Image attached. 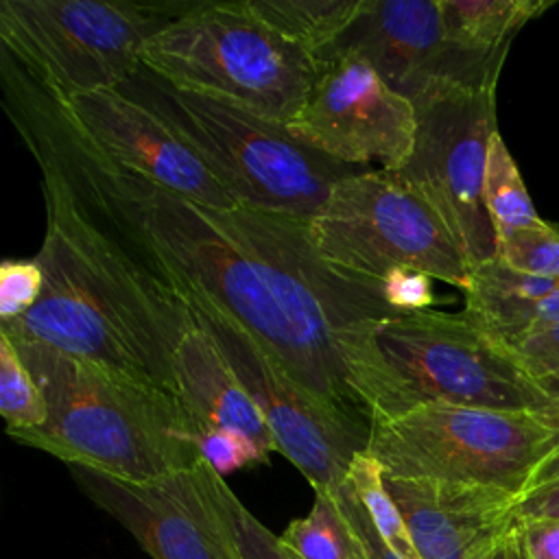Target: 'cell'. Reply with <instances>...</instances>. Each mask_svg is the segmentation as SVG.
Returning a JSON list of instances; mask_svg holds the SVG:
<instances>
[{
    "mask_svg": "<svg viewBox=\"0 0 559 559\" xmlns=\"http://www.w3.org/2000/svg\"><path fill=\"white\" fill-rule=\"evenodd\" d=\"M142 68L288 124L323 63L255 20L240 0L194 2L142 48Z\"/></svg>",
    "mask_w": 559,
    "mask_h": 559,
    "instance_id": "obj_5",
    "label": "cell"
},
{
    "mask_svg": "<svg viewBox=\"0 0 559 559\" xmlns=\"http://www.w3.org/2000/svg\"><path fill=\"white\" fill-rule=\"evenodd\" d=\"M524 559H559L557 520H515Z\"/></svg>",
    "mask_w": 559,
    "mask_h": 559,
    "instance_id": "obj_30",
    "label": "cell"
},
{
    "mask_svg": "<svg viewBox=\"0 0 559 559\" xmlns=\"http://www.w3.org/2000/svg\"><path fill=\"white\" fill-rule=\"evenodd\" d=\"M557 395H559V393H557Z\"/></svg>",
    "mask_w": 559,
    "mask_h": 559,
    "instance_id": "obj_34",
    "label": "cell"
},
{
    "mask_svg": "<svg viewBox=\"0 0 559 559\" xmlns=\"http://www.w3.org/2000/svg\"><path fill=\"white\" fill-rule=\"evenodd\" d=\"M173 393L194 424V439L205 428H231L253 439L269 456L275 439L231 369L218 343L194 321L173 358Z\"/></svg>",
    "mask_w": 559,
    "mask_h": 559,
    "instance_id": "obj_17",
    "label": "cell"
},
{
    "mask_svg": "<svg viewBox=\"0 0 559 559\" xmlns=\"http://www.w3.org/2000/svg\"><path fill=\"white\" fill-rule=\"evenodd\" d=\"M496 258L515 271L559 280V227L539 225L496 236Z\"/></svg>",
    "mask_w": 559,
    "mask_h": 559,
    "instance_id": "obj_25",
    "label": "cell"
},
{
    "mask_svg": "<svg viewBox=\"0 0 559 559\" xmlns=\"http://www.w3.org/2000/svg\"><path fill=\"white\" fill-rule=\"evenodd\" d=\"M413 105V153L391 173L437 210L472 269L493 260L496 229L483 186L489 142L498 133L496 90L437 83Z\"/></svg>",
    "mask_w": 559,
    "mask_h": 559,
    "instance_id": "obj_9",
    "label": "cell"
},
{
    "mask_svg": "<svg viewBox=\"0 0 559 559\" xmlns=\"http://www.w3.org/2000/svg\"><path fill=\"white\" fill-rule=\"evenodd\" d=\"M299 559H362L332 493L314 491L308 515L293 520L280 535Z\"/></svg>",
    "mask_w": 559,
    "mask_h": 559,
    "instance_id": "obj_21",
    "label": "cell"
},
{
    "mask_svg": "<svg viewBox=\"0 0 559 559\" xmlns=\"http://www.w3.org/2000/svg\"><path fill=\"white\" fill-rule=\"evenodd\" d=\"M550 7L552 0H441L450 35L487 55H507L520 28Z\"/></svg>",
    "mask_w": 559,
    "mask_h": 559,
    "instance_id": "obj_19",
    "label": "cell"
},
{
    "mask_svg": "<svg viewBox=\"0 0 559 559\" xmlns=\"http://www.w3.org/2000/svg\"><path fill=\"white\" fill-rule=\"evenodd\" d=\"M122 90L168 120L238 203L310 223L332 186L358 173L308 148L282 122L177 87L146 68Z\"/></svg>",
    "mask_w": 559,
    "mask_h": 559,
    "instance_id": "obj_4",
    "label": "cell"
},
{
    "mask_svg": "<svg viewBox=\"0 0 559 559\" xmlns=\"http://www.w3.org/2000/svg\"><path fill=\"white\" fill-rule=\"evenodd\" d=\"M9 338L48 402L44 426L9 435L17 443L133 485L201 461L194 424L170 389L35 341Z\"/></svg>",
    "mask_w": 559,
    "mask_h": 559,
    "instance_id": "obj_3",
    "label": "cell"
},
{
    "mask_svg": "<svg viewBox=\"0 0 559 559\" xmlns=\"http://www.w3.org/2000/svg\"><path fill=\"white\" fill-rule=\"evenodd\" d=\"M308 231L323 260L358 277L411 269L461 290L469 284L472 266L443 218L384 168L338 179Z\"/></svg>",
    "mask_w": 559,
    "mask_h": 559,
    "instance_id": "obj_8",
    "label": "cell"
},
{
    "mask_svg": "<svg viewBox=\"0 0 559 559\" xmlns=\"http://www.w3.org/2000/svg\"><path fill=\"white\" fill-rule=\"evenodd\" d=\"M192 4L131 0H2L0 39L50 98L124 87L144 44Z\"/></svg>",
    "mask_w": 559,
    "mask_h": 559,
    "instance_id": "obj_6",
    "label": "cell"
},
{
    "mask_svg": "<svg viewBox=\"0 0 559 559\" xmlns=\"http://www.w3.org/2000/svg\"><path fill=\"white\" fill-rule=\"evenodd\" d=\"M518 365L550 395L559 393V325L544 328L507 349Z\"/></svg>",
    "mask_w": 559,
    "mask_h": 559,
    "instance_id": "obj_28",
    "label": "cell"
},
{
    "mask_svg": "<svg viewBox=\"0 0 559 559\" xmlns=\"http://www.w3.org/2000/svg\"><path fill=\"white\" fill-rule=\"evenodd\" d=\"M48 100L61 122L103 159L205 207L231 210L240 205L197 148L155 109L122 87L63 100L48 96Z\"/></svg>",
    "mask_w": 559,
    "mask_h": 559,
    "instance_id": "obj_13",
    "label": "cell"
},
{
    "mask_svg": "<svg viewBox=\"0 0 559 559\" xmlns=\"http://www.w3.org/2000/svg\"><path fill=\"white\" fill-rule=\"evenodd\" d=\"M537 415H539V419L546 424V428L550 430V435H552V439H555V450H552V454L548 456V461L542 465V469H539V474L535 476V483H533L531 487H535V485H539V483H548V480L559 478V395H552L550 404H548L544 411H539Z\"/></svg>",
    "mask_w": 559,
    "mask_h": 559,
    "instance_id": "obj_32",
    "label": "cell"
},
{
    "mask_svg": "<svg viewBox=\"0 0 559 559\" xmlns=\"http://www.w3.org/2000/svg\"><path fill=\"white\" fill-rule=\"evenodd\" d=\"M472 559H524L515 524L498 535L493 542L483 546Z\"/></svg>",
    "mask_w": 559,
    "mask_h": 559,
    "instance_id": "obj_33",
    "label": "cell"
},
{
    "mask_svg": "<svg viewBox=\"0 0 559 559\" xmlns=\"http://www.w3.org/2000/svg\"><path fill=\"white\" fill-rule=\"evenodd\" d=\"M194 321L218 343L242 386L260 408L280 454H284L314 491H338L358 452L367 450L369 424L325 404L301 386L236 321L197 293L175 288Z\"/></svg>",
    "mask_w": 559,
    "mask_h": 559,
    "instance_id": "obj_11",
    "label": "cell"
},
{
    "mask_svg": "<svg viewBox=\"0 0 559 559\" xmlns=\"http://www.w3.org/2000/svg\"><path fill=\"white\" fill-rule=\"evenodd\" d=\"M406 386L408 404H456L493 411H544L552 395L518 360L461 314H397L376 332Z\"/></svg>",
    "mask_w": 559,
    "mask_h": 559,
    "instance_id": "obj_10",
    "label": "cell"
},
{
    "mask_svg": "<svg viewBox=\"0 0 559 559\" xmlns=\"http://www.w3.org/2000/svg\"><path fill=\"white\" fill-rule=\"evenodd\" d=\"M555 439L533 411L419 404L376 419L367 452L391 478L476 485L520 498L531 489Z\"/></svg>",
    "mask_w": 559,
    "mask_h": 559,
    "instance_id": "obj_7",
    "label": "cell"
},
{
    "mask_svg": "<svg viewBox=\"0 0 559 559\" xmlns=\"http://www.w3.org/2000/svg\"><path fill=\"white\" fill-rule=\"evenodd\" d=\"M382 286H384L386 304L402 314L421 312L435 304L432 277L426 273L411 271V269H395L384 275Z\"/></svg>",
    "mask_w": 559,
    "mask_h": 559,
    "instance_id": "obj_29",
    "label": "cell"
},
{
    "mask_svg": "<svg viewBox=\"0 0 559 559\" xmlns=\"http://www.w3.org/2000/svg\"><path fill=\"white\" fill-rule=\"evenodd\" d=\"M0 415L7 435L35 430L48 419L46 395L4 332H0Z\"/></svg>",
    "mask_w": 559,
    "mask_h": 559,
    "instance_id": "obj_22",
    "label": "cell"
},
{
    "mask_svg": "<svg viewBox=\"0 0 559 559\" xmlns=\"http://www.w3.org/2000/svg\"><path fill=\"white\" fill-rule=\"evenodd\" d=\"M44 290V271L37 260H4L0 266V323L22 319Z\"/></svg>",
    "mask_w": 559,
    "mask_h": 559,
    "instance_id": "obj_26",
    "label": "cell"
},
{
    "mask_svg": "<svg viewBox=\"0 0 559 559\" xmlns=\"http://www.w3.org/2000/svg\"><path fill=\"white\" fill-rule=\"evenodd\" d=\"M347 478H349L356 496L365 504L373 526L389 542V546L402 559H421L413 544V537L408 533L404 515L384 485L382 465L367 450L358 452L349 465Z\"/></svg>",
    "mask_w": 559,
    "mask_h": 559,
    "instance_id": "obj_23",
    "label": "cell"
},
{
    "mask_svg": "<svg viewBox=\"0 0 559 559\" xmlns=\"http://www.w3.org/2000/svg\"><path fill=\"white\" fill-rule=\"evenodd\" d=\"M485 207L496 229V236L539 225V218L528 190L522 181L518 164L513 162L500 131L493 133L487 151L485 186H483Z\"/></svg>",
    "mask_w": 559,
    "mask_h": 559,
    "instance_id": "obj_20",
    "label": "cell"
},
{
    "mask_svg": "<svg viewBox=\"0 0 559 559\" xmlns=\"http://www.w3.org/2000/svg\"><path fill=\"white\" fill-rule=\"evenodd\" d=\"M515 520H557L559 522V478L539 483L524 491L513 507Z\"/></svg>",
    "mask_w": 559,
    "mask_h": 559,
    "instance_id": "obj_31",
    "label": "cell"
},
{
    "mask_svg": "<svg viewBox=\"0 0 559 559\" xmlns=\"http://www.w3.org/2000/svg\"><path fill=\"white\" fill-rule=\"evenodd\" d=\"M286 129L334 162H378L395 170L413 153L417 118L413 100L395 92L360 52L338 48Z\"/></svg>",
    "mask_w": 559,
    "mask_h": 559,
    "instance_id": "obj_12",
    "label": "cell"
},
{
    "mask_svg": "<svg viewBox=\"0 0 559 559\" xmlns=\"http://www.w3.org/2000/svg\"><path fill=\"white\" fill-rule=\"evenodd\" d=\"M384 485L421 559H472L515 524L518 498L500 489L391 476Z\"/></svg>",
    "mask_w": 559,
    "mask_h": 559,
    "instance_id": "obj_16",
    "label": "cell"
},
{
    "mask_svg": "<svg viewBox=\"0 0 559 559\" xmlns=\"http://www.w3.org/2000/svg\"><path fill=\"white\" fill-rule=\"evenodd\" d=\"M212 489L216 511L231 542L236 559H299L236 498V493L229 489L227 480L218 472L214 474Z\"/></svg>",
    "mask_w": 559,
    "mask_h": 559,
    "instance_id": "obj_24",
    "label": "cell"
},
{
    "mask_svg": "<svg viewBox=\"0 0 559 559\" xmlns=\"http://www.w3.org/2000/svg\"><path fill=\"white\" fill-rule=\"evenodd\" d=\"M201 459L223 478L240 467L266 463L269 454L247 435L231 428H205L197 435Z\"/></svg>",
    "mask_w": 559,
    "mask_h": 559,
    "instance_id": "obj_27",
    "label": "cell"
},
{
    "mask_svg": "<svg viewBox=\"0 0 559 559\" xmlns=\"http://www.w3.org/2000/svg\"><path fill=\"white\" fill-rule=\"evenodd\" d=\"M338 48L360 52L411 100L437 83L496 90L507 57L459 44L448 31L441 0H367Z\"/></svg>",
    "mask_w": 559,
    "mask_h": 559,
    "instance_id": "obj_14",
    "label": "cell"
},
{
    "mask_svg": "<svg viewBox=\"0 0 559 559\" xmlns=\"http://www.w3.org/2000/svg\"><path fill=\"white\" fill-rule=\"evenodd\" d=\"M286 41L325 63L367 7V0H240Z\"/></svg>",
    "mask_w": 559,
    "mask_h": 559,
    "instance_id": "obj_18",
    "label": "cell"
},
{
    "mask_svg": "<svg viewBox=\"0 0 559 559\" xmlns=\"http://www.w3.org/2000/svg\"><path fill=\"white\" fill-rule=\"evenodd\" d=\"M20 135L41 168L46 231L35 260L44 290L0 330L173 391L175 349L194 328L188 301L87 214L41 140Z\"/></svg>",
    "mask_w": 559,
    "mask_h": 559,
    "instance_id": "obj_2",
    "label": "cell"
},
{
    "mask_svg": "<svg viewBox=\"0 0 559 559\" xmlns=\"http://www.w3.org/2000/svg\"><path fill=\"white\" fill-rule=\"evenodd\" d=\"M7 79L17 131L59 159L87 214L173 290L201 295L249 332L301 386L369 424L411 408L376 332L402 314L384 286L336 269L308 221L251 205L194 203L87 148L22 72Z\"/></svg>",
    "mask_w": 559,
    "mask_h": 559,
    "instance_id": "obj_1",
    "label": "cell"
},
{
    "mask_svg": "<svg viewBox=\"0 0 559 559\" xmlns=\"http://www.w3.org/2000/svg\"><path fill=\"white\" fill-rule=\"evenodd\" d=\"M79 487L114 515L153 559H236L214 504V467L203 459L183 472L133 485L70 465Z\"/></svg>",
    "mask_w": 559,
    "mask_h": 559,
    "instance_id": "obj_15",
    "label": "cell"
}]
</instances>
